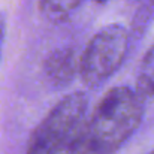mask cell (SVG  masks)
Instances as JSON below:
<instances>
[{
	"instance_id": "8992f818",
	"label": "cell",
	"mask_w": 154,
	"mask_h": 154,
	"mask_svg": "<svg viewBox=\"0 0 154 154\" xmlns=\"http://www.w3.org/2000/svg\"><path fill=\"white\" fill-rule=\"evenodd\" d=\"M141 97L154 96V47L145 54L136 79V90Z\"/></svg>"
},
{
	"instance_id": "6da1fadb",
	"label": "cell",
	"mask_w": 154,
	"mask_h": 154,
	"mask_svg": "<svg viewBox=\"0 0 154 154\" xmlns=\"http://www.w3.org/2000/svg\"><path fill=\"white\" fill-rule=\"evenodd\" d=\"M142 114V97L133 88H111L84 120L73 154H114L139 127Z\"/></svg>"
},
{
	"instance_id": "277c9868",
	"label": "cell",
	"mask_w": 154,
	"mask_h": 154,
	"mask_svg": "<svg viewBox=\"0 0 154 154\" xmlns=\"http://www.w3.org/2000/svg\"><path fill=\"white\" fill-rule=\"evenodd\" d=\"M78 66H79V58L76 57L75 51L64 48L54 51L47 58L44 70L52 85L63 87L69 84L73 79V76L78 73Z\"/></svg>"
},
{
	"instance_id": "9c48e42d",
	"label": "cell",
	"mask_w": 154,
	"mask_h": 154,
	"mask_svg": "<svg viewBox=\"0 0 154 154\" xmlns=\"http://www.w3.org/2000/svg\"><path fill=\"white\" fill-rule=\"evenodd\" d=\"M150 154H154V151H151V153H150Z\"/></svg>"
},
{
	"instance_id": "52a82bcc",
	"label": "cell",
	"mask_w": 154,
	"mask_h": 154,
	"mask_svg": "<svg viewBox=\"0 0 154 154\" xmlns=\"http://www.w3.org/2000/svg\"><path fill=\"white\" fill-rule=\"evenodd\" d=\"M3 36H5V17L0 14V48H2Z\"/></svg>"
},
{
	"instance_id": "ba28073f",
	"label": "cell",
	"mask_w": 154,
	"mask_h": 154,
	"mask_svg": "<svg viewBox=\"0 0 154 154\" xmlns=\"http://www.w3.org/2000/svg\"><path fill=\"white\" fill-rule=\"evenodd\" d=\"M96 2H99V3H103V2H106V0H96Z\"/></svg>"
},
{
	"instance_id": "3957f363",
	"label": "cell",
	"mask_w": 154,
	"mask_h": 154,
	"mask_svg": "<svg viewBox=\"0 0 154 154\" xmlns=\"http://www.w3.org/2000/svg\"><path fill=\"white\" fill-rule=\"evenodd\" d=\"M129 45L127 30L120 24L100 29L79 57L78 73L87 87H97L121 66Z\"/></svg>"
},
{
	"instance_id": "7a4b0ae2",
	"label": "cell",
	"mask_w": 154,
	"mask_h": 154,
	"mask_svg": "<svg viewBox=\"0 0 154 154\" xmlns=\"http://www.w3.org/2000/svg\"><path fill=\"white\" fill-rule=\"evenodd\" d=\"M87 105L81 91L61 99L33 130L26 154H73Z\"/></svg>"
},
{
	"instance_id": "5b68a950",
	"label": "cell",
	"mask_w": 154,
	"mask_h": 154,
	"mask_svg": "<svg viewBox=\"0 0 154 154\" xmlns=\"http://www.w3.org/2000/svg\"><path fill=\"white\" fill-rule=\"evenodd\" d=\"M84 0H39L41 14L52 24L66 23Z\"/></svg>"
}]
</instances>
